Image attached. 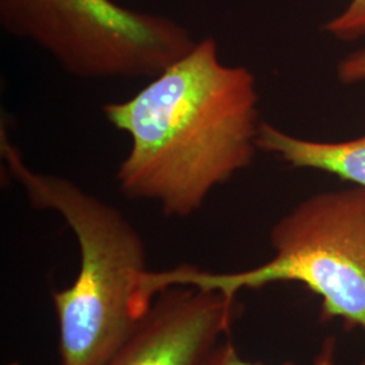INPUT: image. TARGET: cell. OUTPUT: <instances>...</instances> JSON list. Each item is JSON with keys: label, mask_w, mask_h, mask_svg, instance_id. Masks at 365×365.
I'll return each mask as SVG.
<instances>
[{"label": "cell", "mask_w": 365, "mask_h": 365, "mask_svg": "<svg viewBox=\"0 0 365 365\" xmlns=\"http://www.w3.org/2000/svg\"><path fill=\"white\" fill-rule=\"evenodd\" d=\"M103 113L131 140L117 172L120 191L156 202L167 217L192 215L259 149L256 78L244 66H225L212 38L196 42L137 95L103 106Z\"/></svg>", "instance_id": "obj_1"}, {"label": "cell", "mask_w": 365, "mask_h": 365, "mask_svg": "<svg viewBox=\"0 0 365 365\" xmlns=\"http://www.w3.org/2000/svg\"><path fill=\"white\" fill-rule=\"evenodd\" d=\"M1 157L29 203L58 212L78 241L75 282L53 291L60 365H103L143 318L137 295L148 269L143 238L119 210L66 178L31 170L1 129Z\"/></svg>", "instance_id": "obj_2"}, {"label": "cell", "mask_w": 365, "mask_h": 365, "mask_svg": "<svg viewBox=\"0 0 365 365\" xmlns=\"http://www.w3.org/2000/svg\"><path fill=\"white\" fill-rule=\"evenodd\" d=\"M274 257L256 268L215 274L194 265L148 271L138 304L146 312L157 294L173 286L218 291L237 298L241 289L299 282L322 298V317L342 318L365 330V188L325 191L300 202L271 230Z\"/></svg>", "instance_id": "obj_3"}, {"label": "cell", "mask_w": 365, "mask_h": 365, "mask_svg": "<svg viewBox=\"0 0 365 365\" xmlns=\"http://www.w3.org/2000/svg\"><path fill=\"white\" fill-rule=\"evenodd\" d=\"M0 22L83 78H155L196 43L170 18L113 0H0Z\"/></svg>", "instance_id": "obj_4"}, {"label": "cell", "mask_w": 365, "mask_h": 365, "mask_svg": "<svg viewBox=\"0 0 365 365\" xmlns=\"http://www.w3.org/2000/svg\"><path fill=\"white\" fill-rule=\"evenodd\" d=\"M237 314V298L191 286L168 287L103 365H202Z\"/></svg>", "instance_id": "obj_5"}, {"label": "cell", "mask_w": 365, "mask_h": 365, "mask_svg": "<svg viewBox=\"0 0 365 365\" xmlns=\"http://www.w3.org/2000/svg\"><path fill=\"white\" fill-rule=\"evenodd\" d=\"M257 148L279 157L291 168L322 170L365 188V134L339 143L313 141L261 122Z\"/></svg>", "instance_id": "obj_6"}, {"label": "cell", "mask_w": 365, "mask_h": 365, "mask_svg": "<svg viewBox=\"0 0 365 365\" xmlns=\"http://www.w3.org/2000/svg\"><path fill=\"white\" fill-rule=\"evenodd\" d=\"M325 30L341 41H354L365 36V0H351L346 9L327 22Z\"/></svg>", "instance_id": "obj_7"}, {"label": "cell", "mask_w": 365, "mask_h": 365, "mask_svg": "<svg viewBox=\"0 0 365 365\" xmlns=\"http://www.w3.org/2000/svg\"><path fill=\"white\" fill-rule=\"evenodd\" d=\"M202 365H262L259 363H249L240 357L235 345L229 341L220 342ZM283 365H295L284 363ZM313 365H334V339H327L324 344L321 353L315 359Z\"/></svg>", "instance_id": "obj_8"}, {"label": "cell", "mask_w": 365, "mask_h": 365, "mask_svg": "<svg viewBox=\"0 0 365 365\" xmlns=\"http://www.w3.org/2000/svg\"><path fill=\"white\" fill-rule=\"evenodd\" d=\"M339 78L344 84L365 81V49L351 53L339 66Z\"/></svg>", "instance_id": "obj_9"}, {"label": "cell", "mask_w": 365, "mask_h": 365, "mask_svg": "<svg viewBox=\"0 0 365 365\" xmlns=\"http://www.w3.org/2000/svg\"><path fill=\"white\" fill-rule=\"evenodd\" d=\"M9 365H19L18 363H13V364H9Z\"/></svg>", "instance_id": "obj_10"}]
</instances>
